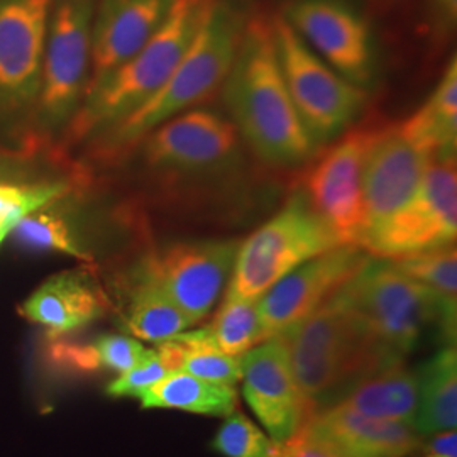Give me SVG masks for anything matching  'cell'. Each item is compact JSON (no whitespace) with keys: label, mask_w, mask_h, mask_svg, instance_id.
Masks as SVG:
<instances>
[{"label":"cell","mask_w":457,"mask_h":457,"mask_svg":"<svg viewBox=\"0 0 457 457\" xmlns=\"http://www.w3.org/2000/svg\"><path fill=\"white\" fill-rule=\"evenodd\" d=\"M222 96L243 143L264 163L295 168L317 156L319 147L305 131L283 80L273 21H245Z\"/></svg>","instance_id":"obj_1"},{"label":"cell","mask_w":457,"mask_h":457,"mask_svg":"<svg viewBox=\"0 0 457 457\" xmlns=\"http://www.w3.org/2000/svg\"><path fill=\"white\" fill-rule=\"evenodd\" d=\"M277 336L287 347L307 419L341 403L368 376L403 361L362 326L343 288Z\"/></svg>","instance_id":"obj_2"},{"label":"cell","mask_w":457,"mask_h":457,"mask_svg":"<svg viewBox=\"0 0 457 457\" xmlns=\"http://www.w3.org/2000/svg\"><path fill=\"white\" fill-rule=\"evenodd\" d=\"M245 21L232 2L211 0L194 41L163 87L122 122L100 134L105 154H122L171 117L212 97L228 77Z\"/></svg>","instance_id":"obj_3"},{"label":"cell","mask_w":457,"mask_h":457,"mask_svg":"<svg viewBox=\"0 0 457 457\" xmlns=\"http://www.w3.org/2000/svg\"><path fill=\"white\" fill-rule=\"evenodd\" d=\"M209 5L211 0H175L163 26L146 45L85 94L71 117L73 139L112 129L153 97L180 63Z\"/></svg>","instance_id":"obj_4"},{"label":"cell","mask_w":457,"mask_h":457,"mask_svg":"<svg viewBox=\"0 0 457 457\" xmlns=\"http://www.w3.org/2000/svg\"><path fill=\"white\" fill-rule=\"evenodd\" d=\"M343 292L368 332L403 360L432 327L447 343L456 339V305L403 275L390 260L371 256Z\"/></svg>","instance_id":"obj_5"},{"label":"cell","mask_w":457,"mask_h":457,"mask_svg":"<svg viewBox=\"0 0 457 457\" xmlns=\"http://www.w3.org/2000/svg\"><path fill=\"white\" fill-rule=\"evenodd\" d=\"M341 245L309 196L298 190L275 217L241 243L228 290L258 300L295 268Z\"/></svg>","instance_id":"obj_6"},{"label":"cell","mask_w":457,"mask_h":457,"mask_svg":"<svg viewBox=\"0 0 457 457\" xmlns=\"http://www.w3.org/2000/svg\"><path fill=\"white\" fill-rule=\"evenodd\" d=\"M273 36L283 80L313 145L337 139L356 120L368 94L315 54L285 17L273 19Z\"/></svg>","instance_id":"obj_7"},{"label":"cell","mask_w":457,"mask_h":457,"mask_svg":"<svg viewBox=\"0 0 457 457\" xmlns=\"http://www.w3.org/2000/svg\"><path fill=\"white\" fill-rule=\"evenodd\" d=\"M456 154L437 158L415 194L386 219L364 230L360 245L373 258L398 260L456 243Z\"/></svg>","instance_id":"obj_8"},{"label":"cell","mask_w":457,"mask_h":457,"mask_svg":"<svg viewBox=\"0 0 457 457\" xmlns=\"http://www.w3.org/2000/svg\"><path fill=\"white\" fill-rule=\"evenodd\" d=\"M141 143L147 166L171 177L219 179L243 163V139L236 126L205 107L171 117Z\"/></svg>","instance_id":"obj_9"},{"label":"cell","mask_w":457,"mask_h":457,"mask_svg":"<svg viewBox=\"0 0 457 457\" xmlns=\"http://www.w3.org/2000/svg\"><path fill=\"white\" fill-rule=\"evenodd\" d=\"M97 0H51L37 94L49 124L75 115L90 77L92 28Z\"/></svg>","instance_id":"obj_10"},{"label":"cell","mask_w":457,"mask_h":457,"mask_svg":"<svg viewBox=\"0 0 457 457\" xmlns=\"http://www.w3.org/2000/svg\"><path fill=\"white\" fill-rule=\"evenodd\" d=\"M381 128L364 124L343 132L305 177L303 192L343 245H360L364 230L362 173L368 151Z\"/></svg>","instance_id":"obj_11"},{"label":"cell","mask_w":457,"mask_h":457,"mask_svg":"<svg viewBox=\"0 0 457 457\" xmlns=\"http://www.w3.org/2000/svg\"><path fill=\"white\" fill-rule=\"evenodd\" d=\"M239 245L237 241H181L153 254L143 270L196 324L220 298Z\"/></svg>","instance_id":"obj_12"},{"label":"cell","mask_w":457,"mask_h":457,"mask_svg":"<svg viewBox=\"0 0 457 457\" xmlns=\"http://www.w3.org/2000/svg\"><path fill=\"white\" fill-rule=\"evenodd\" d=\"M370 258L371 254L361 245H341L300 264L281 278L258 298L266 339L320 307L356 277Z\"/></svg>","instance_id":"obj_13"},{"label":"cell","mask_w":457,"mask_h":457,"mask_svg":"<svg viewBox=\"0 0 457 457\" xmlns=\"http://www.w3.org/2000/svg\"><path fill=\"white\" fill-rule=\"evenodd\" d=\"M285 19L327 65L361 88L375 79V56L366 21L341 0H296Z\"/></svg>","instance_id":"obj_14"},{"label":"cell","mask_w":457,"mask_h":457,"mask_svg":"<svg viewBox=\"0 0 457 457\" xmlns=\"http://www.w3.org/2000/svg\"><path fill=\"white\" fill-rule=\"evenodd\" d=\"M51 0H0V107L37 100Z\"/></svg>","instance_id":"obj_15"},{"label":"cell","mask_w":457,"mask_h":457,"mask_svg":"<svg viewBox=\"0 0 457 457\" xmlns=\"http://www.w3.org/2000/svg\"><path fill=\"white\" fill-rule=\"evenodd\" d=\"M436 160L430 149L411 141L398 126H381L362 173L364 230L396 212L415 194Z\"/></svg>","instance_id":"obj_16"},{"label":"cell","mask_w":457,"mask_h":457,"mask_svg":"<svg viewBox=\"0 0 457 457\" xmlns=\"http://www.w3.org/2000/svg\"><path fill=\"white\" fill-rule=\"evenodd\" d=\"M241 368L245 400L273 444L294 439L307 413L281 337L273 336L249 349L241 356Z\"/></svg>","instance_id":"obj_17"},{"label":"cell","mask_w":457,"mask_h":457,"mask_svg":"<svg viewBox=\"0 0 457 457\" xmlns=\"http://www.w3.org/2000/svg\"><path fill=\"white\" fill-rule=\"evenodd\" d=\"M175 0H97L90 77L85 94L146 45L163 26ZM83 94V97H85Z\"/></svg>","instance_id":"obj_18"},{"label":"cell","mask_w":457,"mask_h":457,"mask_svg":"<svg viewBox=\"0 0 457 457\" xmlns=\"http://www.w3.org/2000/svg\"><path fill=\"white\" fill-rule=\"evenodd\" d=\"M298 432L341 457H405L419 445L413 425L368 417L341 403L312 415Z\"/></svg>","instance_id":"obj_19"},{"label":"cell","mask_w":457,"mask_h":457,"mask_svg":"<svg viewBox=\"0 0 457 457\" xmlns=\"http://www.w3.org/2000/svg\"><path fill=\"white\" fill-rule=\"evenodd\" d=\"M107 311V298L87 271H63L46 279L22 305L21 315L60 337L97 320Z\"/></svg>","instance_id":"obj_20"},{"label":"cell","mask_w":457,"mask_h":457,"mask_svg":"<svg viewBox=\"0 0 457 457\" xmlns=\"http://www.w3.org/2000/svg\"><path fill=\"white\" fill-rule=\"evenodd\" d=\"M341 405L368 417L413 425L419 407L417 375L405 366V361L395 362L362 379L344 396Z\"/></svg>","instance_id":"obj_21"},{"label":"cell","mask_w":457,"mask_h":457,"mask_svg":"<svg viewBox=\"0 0 457 457\" xmlns=\"http://www.w3.org/2000/svg\"><path fill=\"white\" fill-rule=\"evenodd\" d=\"M417 375L419 407L413 419L417 434L434 436L457 424V354L445 347L420 366Z\"/></svg>","instance_id":"obj_22"},{"label":"cell","mask_w":457,"mask_h":457,"mask_svg":"<svg viewBox=\"0 0 457 457\" xmlns=\"http://www.w3.org/2000/svg\"><path fill=\"white\" fill-rule=\"evenodd\" d=\"M411 141L430 149L437 158L456 154L457 145V62L453 56L445 66L436 90L424 105L398 124Z\"/></svg>","instance_id":"obj_23"},{"label":"cell","mask_w":457,"mask_h":457,"mask_svg":"<svg viewBox=\"0 0 457 457\" xmlns=\"http://www.w3.org/2000/svg\"><path fill=\"white\" fill-rule=\"evenodd\" d=\"M143 409H173L228 417L236 407V390L230 385L200 379L185 371H171L141 396Z\"/></svg>","instance_id":"obj_24"},{"label":"cell","mask_w":457,"mask_h":457,"mask_svg":"<svg viewBox=\"0 0 457 457\" xmlns=\"http://www.w3.org/2000/svg\"><path fill=\"white\" fill-rule=\"evenodd\" d=\"M126 326L132 336L160 344L179 336L194 324L164 294L163 288L141 270L129 298Z\"/></svg>","instance_id":"obj_25"},{"label":"cell","mask_w":457,"mask_h":457,"mask_svg":"<svg viewBox=\"0 0 457 457\" xmlns=\"http://www.w3.org/2000/svg\"><path fill=\"white\" fill-rule=\"evenodd\" d=\"M209 328L217 349L228 356H243L266 341L258 300L245 298L228 288Z\"/></svg>","instance_id":"obj_26"},{"label":"cell","mask_w":457,"mask_h":457,"mask_svg":"<svg viewBox=\"0 0 457 457\" xmlns=\"http://www.w3.org/2000/svg\"><path fill=\"white\" fill-rule=\"evenodd\" d=\"M19 245L43 249V251H56L68 256H73L80 262H90V254L79 245L71 226L65 217L56 212L28 213L17 222L11 230Z\"/></svg>","instance_id":"obj_27"},{"label":"cell","mask_w":457,"mask_h":457,"mask_svg":"<svg viewBox=\"0 0 457 457\" xmlns=\"http://www.w3.org/2000/svg\"><path fill=\"white\" fill-rule=\"evenodd\" d=\"M403 275L419 281L445 302H457V253L456 245H444L424 253L410 254L398 260H390Z\"/></svg>","instance_id":"obj_28"},{"label":"cell","mask_w":457,"mask_h":457,"mask_svg":"<svg viewBox=\"0 0 457 457\" xmlns=\"http://www.w3.org/2000/svg\"><path fill=\"white\" fill-rule=\"evenodd\" d=\"M66 192L68 188L62 183L22 187L0 183V237L5 239L22 217L65 196Z\"/></svg>","instance_id":"obj_29"},{"label":"cell","mask_w":457,"mask_h":457,"mask_svg":"<svg viewBox=\"0 0 457 457\" xmlns=\"http://www.w3.org/2000/svg\"><path fill=\"white\" fill-rule=\"evenodd\" d=\"M212 449L224 457H271L275 444L243 413H228L213 437Z\"/></svg>","instance_id":"obj_30"},{"label":"cell","mask_w":457,"mask_h":457,"mask_svg":"<svg viewBox=\"0 0 457 457\" xmlns=\"http://www.w3.org/2000/svg\"><path fill=\"white\" fill-rule=\"evenodd\" d=\"M171 373L158 351H147L143 358L132 366L129 371L112 381L107 393L112 396H141L153 385L162 381L164 376Z\"/></svg>","instance_id":"obj_31"},{"label":"cell","mask_w":457,"mask_h":457,"mask_svg":"<svg viewBox=\"0 0 457 457\" xmlns=\"http://www.w3.org/2000/svg\"><path fill=\"white\" fill-rule=\"evenodd\" d=\"M98 368H109L120 375L129 371L136 362L143 358L146 349L143 344L129 336L109 334L102 336L96 343L90 344Z\"/></svg>","instance_id":"obj_32"},{"label":"cell","mask_w":457,"mask_h":457,"mask_svg":"<svg viewBox=\"0 0 457 457\" xmlns=\"http://www.w3.org/2000/svg\"><path fill=\"white\" fill-rule=\"evenodd\" d=\"M427 14L436 41H447L456 28L457 0H428Z\"/></svg>","instance_id":"obj_33"},{"label":"cell","mask_w":457,"mask_h":457,"mask_svg":"<svg viewBox=\"0 0 457 457\" xmlns=\"http://www.w3.org/2000/svg\"><path fill=\"white\" fill-rule=\"evenodd\" d=\"M275 456L277 457H341L334 451H330L326 445L319 442L312 441L303 434H296L294 439H290L281 445L275 444Z\"/></svg>","instance_id":"obj_34"},{"label":"cell","mask_w":457,"mask_h":457,"mask_svg":"<svg viewBox=\"0 0 457 457\" xmlns=\"http://www.w3.org/2000/svg\"><path fill=\"white\" fill-rule=\"evenodd\" d=\"M430 454L442 457H456L457 456V434L454 430H444L439 432L432 442L428 444Z\"/></svg>","instance_id":"obj_35"},{"label":"cell","mask_w":457,"mask_h":457,"mask_svg":"<svg viewBox=\"0 0 457 457\" xmlns=\"http://www.w3.org/2000/svg\"><path fill=\"white\" fill-rule=\"evenodd\" d=\"M428 457H442V456H436V454H430Z\"/></svg>","instance_id":"obj_36"},{"label":"cell","mask_w":457,"mask_h":457,"mask_svg":"<svg viewBox=\"0 0 457 457\" xmlns=\"http://www.w3.org/2000/svg\"><path fill=\"white\" fill-rule=\"evenodd\" d=\"M271 457H277V456H275V451H273V456H271Z\"/></svg>","instance_id":"obj_37"},{"label":"cell","mask_w":457,"mask_h":457,"mask_svg":"<svg viewBox=\"0 0 457 457\" xmlns=\"http://www.w3.org/2000/svg\"><path fill=\"white\" fill-rule=\"evenodd\" d=\"M2 241H4V239H2V237H0V243H2Z\"/></svg>","instance_id":"obj_38"}]
</instances>
